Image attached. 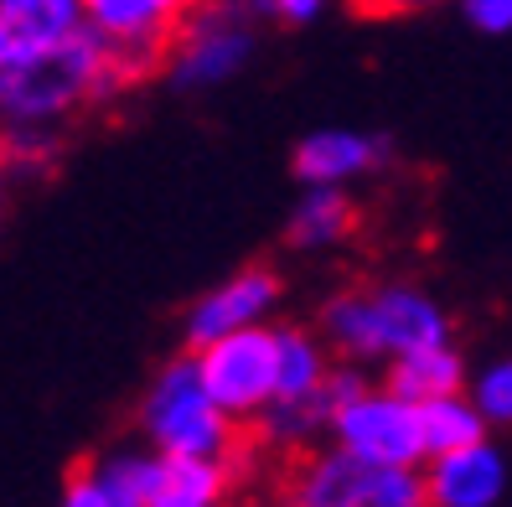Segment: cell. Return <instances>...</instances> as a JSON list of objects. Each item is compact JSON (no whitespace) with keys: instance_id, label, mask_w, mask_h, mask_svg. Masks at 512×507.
<instances>
[{"instance_id":"obj_1","label":"cell","mask_w":512,"mask_h":507,"mask_svg":"<svg viewBox=\"0 0 512 507\" xmlns=\"http://www.w3.org/2000/svg\"><path fill=\"white\" fill-rule=\"evenodd\" d=\"M125 94L99 37L78 26L73 37L26 52L0 68V130H63L78 114Z\"/></svg>"},{"instance_id":"obj_2","label":"cell","mask_w":512,"mask_h":507,"mask_svg":"<svg viewBox=\"0 0 512 507\" xmlns=\"http://www.w3.org/2000/svg\"><path fill=\"white\" fill-rule=\"evenodd\" d=\"M450 337V316L430 290H419L409 280H383L363 290H342L331 295L321 311V342L331 357L342 363H388L409 347L445 342Z\"/></svg>"},{"instance_id":"obj_3","label":"cell","mask_w":512,"mask_h":507,"mask_svg":"<svg viewBox=\"0 0 512 507\" xmlns=\"http://www.w3.org/2000/svg\"><path fill=\"white\" fill-rule=\"evenodd\" d=\"M140 430L145 445L161 451L171 461H238V445H244V425L202 389L192 352L171 357V363L150 378V389L140 399Z\"/></svg>"},{"instance_id":"obj_4","label":"cell","mask_w":512,"mask_h":507,"mask_svg":"<svg viewBox=\"0 0 512 507\" xmlns=\"http://www.w3.org/2000/svg\"><path fill=\"white\" fill-rule=\"evenodd\" d=\"M259 32L264 21L244 0H197L166 47L161 78L176 94H218L249 73V63L259 57Z\"/></svg>"},{"instance_id":"obj_5","label":"cell","mask_w":512,"mask_h":507,"mask_svg":"<svg viewBox=\"0 0 512 507\" xmlns=\"http://www.w3.org/2000/svg\"><path fill=\"white\" fill-rule=\"evenodd\" d=\"M83 26L99 37L125 88L161 78L166 47L197 0H78Z\"/></svg>"},{"instance_id":"obj_6","label":"cell","mask_w":512,"mask_h":507,"mask_svg":"<svg viewBox=\"0 0 512 507\" xmlns=\"http://www.w3.org/2000/svg\"><path fill=\"white\" fill-rule=\"evenodd\" d=\"M192 363H197L202 389L213 394L238 425H254V414L275 399V378H280L275 321L244 326V332H228V337L192 347Z\"/></svg>"},{"instance_id":"obj_7","label":"cell","mask_w":512,"mask_h":507,"mask_svg":"<svg viewBox=\"0 0 512 507\" xmlns=\"http://www.w3.org/2000/svg\"><path fill=\"white\" fill-rule=\"evenodd\" d=\"M326 440L342 445L347 456L368 466H419L425 461V440H419V409L383 383H363L326 425Z\"/></svg>"},{"instance_id":"obj_8","label":"cell","mask_w":512,"mask_h":507,"mask_svg":"<svg viewBox=\"0 0 512 507\" xmlns=\"http://www.w3.org/2000/svg\"><path fill=\"white\" fill-rule=\"evenodd\" d=\"M280 295H285V285L269 264H244V270H233L228 280L207 285L187 306L182 337H187V347H202L213 337L244 332V326H264V321H275Z\"/></svg>"},{"instance_id":"obj_9","label":"cell","mask_w":512,"mask_h":507,"mask_svg":"<svg viewBox=\"0 0 512 507\" xmlns=\"http://www.w3.org/2000/svg\"><path fill=\"white\" fill-rule=\"evenodd\" d=\"M419 471H425L430 507H502L507 497V456L492 440H471L456 451L425 456Z\"/></svg>"},{"instance_id":"obj_10","label":"cell","mask_w":512,"mask_h":507,"mask_svg":"<svg viewBox=\"0 0 512 507\" xmlns=\"http://www.w3.org/2000/svg\"><path fill=\"white\" fill-rule=\"evenodd\" d=\"M394 156V145L373 130H311L295 140V176L306 187H352L363 182V176H378Z\"/></svg>"},{"instance_id":"obj_11","label":"cell","mask_w":512,"mask_h":507,"mask_svg":"<svg viewBox=\"0 0 512 507\" xmlns=\"http://www.w3.org/2000/svg\"><path fill=\"white\" fill-rule=\"evenodd\" d=\"M368 476L373 466L342 445H306L285 476V507H368Z\"/></svg>"},{"instance_id":"obj_12","label":"cell","mask_w":512,"mask_h":507,"mask_svg":"<svg viewBox=\"0 0 512 507\" xmlns=\"http://www.w3.org/2000/svg\"><path fill=\"white\" fill-rule=\"evenodd\" d=\"M352 233H357V202L347 187H306L300 202L290 207V223H285L290 249H300V254L342 249Z\"/></svg>"},{"instance_id":"obj_13","label":"cell","mask_w":512,"mask_h":507,"mask_svg":"<svg viewBox=\"0 0 512 507\" xmlns=\"http://www.w3.org/2000/svg\"><path fill=\"white\" fill-rule=\"evenodd\" d=\"M388 389L404 394L409 404H425L435 394H456V389H466V357L450 347V337L409 347L399 357H388Z\"/></svg>"},{"instance_id":"obj_14","label":"cell","mask_w":512,"mask_h":507,"mask_svg":"<svg viewBox=\"0 0 512 507\" xmlns=\"http://www.w3.org/2000/svg\"><path fill=\"white\" fill-rule=\"evenodd\" d=\"M275 337H280L275 399H311V394H321V383L331 373V347L321 342V332H306V326H275Z\"/></svg>"},{"instance_id":"obj_15","label":"cell","mask_w":512,"mask_h":507,"mask_svg":"<svg viewBox=\"0 0 512 507\" xmlns=\"http://www.w3.org/2000/svg\"><path fill=\"white\" fill-rule=\"evenodd\" d=\"M419 409V440H425V456H440V451H456V445H471V440H487V420H481V409L471 404L466 389L456 394H435Z\"/></svg>"},{"instance_id":"obj_16","label":"cell","mask_w":512,"mask_h":507,"mask_svg":"<svg viewBox=\"0 0 512 507\" xmlns=\"http://www.w3.org/2000/svg\"><path fill=\"white\" fill-rule=\"evenodd\" d=\"M94 476L114 507H150L166 482V456L150 451V445L145 451H114V456L94 461Z\"/></svg>"},{"instance_id":"obj_17","label":"cell","mask_w":512,"mask_h":507,"mask_svg":"<svg viewBox=\"0 0 512 507\" xmlns=\"http://www.w3.org/2000/svg\"><path fill=\"white\" fill-rule=\"evenodd\" d=\"M63 156V130H0V161L11 176H47Z\"/></svg>"},{"instance_id":"obj_18","label":"cell","mask_w":512,"mask_h":507,"mask_svg":"<svg viewBox=\"0 0 512 507\" xmlns=\"http://www.w3.org/2000/svg\"><path fill=\"white\" fill-rule=\"evenodd\" d=\"M368 507H430L425 471H419V466H373V476H368Z\"/></svg>"},{"instance_id":"obj_19","label":"cell","mask_w":512,"mask_h":507,"mask_svg":"<svg viewBox=\"0 0 512 507\" xmlns=\"http://www.w3.org/2000/svg\"><path fill=\"white\" fill-rule=\"evenodd\" d=\"M466 383H471V404L481 409V420L512 425V357H497V363H487Z\"/></svg>"},{"instance_id":"obj_20","label":"cell","mask_w":512,"mask_h":507,"mask_svg":"<svg viewBox=\"0 0 512 507\" xmlns=\"http://www.w3.org/2000/svg\"><path fill=\"white\" fill-rule=\"evenodd\" d=\"M264 26H311L321 21L337 0H244Z\"/></svg>"},{"instance_id":"obj_21","label":"cell","mask_w":512,"mask_h":507,"mask_svg":"<svg viewBox=\"0 0 512 507\" xmlns=\"http://www.w3.org/2000/svg\"><path fill=\"white\" fill-rule=\"evenodd\" d=\"M461 16L487 37H507L512 32V0H456Z\"/></svg>"},{"instance_id":"obj_22","label":"cell","mask_w":512,"mask_h":507,"mask_svg":"<svg viewBox=\"0 0 512 507\" xmlns=\"http://www.w3.org/2000/svg\"><path fill=\"white\" fill-rule=\"evenodd\" d=\"M57 507H114V502H109V492L99 487L94 466H83V471H73V482L63 487V502H57Z\"/></svg>"},{"instance_id":"obj_23","label":"cell","mask_w":512,"mask_h":507,"mask_svg":"<svg viewBox=\"0 0 512 507\" xmlns=\"http://www.w3.org/2000/svg\"><path fill=\"white\" fill-rule=\"evenodd\" d=\"M357 11H368V16H414V11H435L445 6V0H352Z\"/></svg>"},{"instance_id":"obj_24","label":"cell","mask_w":512,"mask_h":507,"mask_svg":"<svg viewBox=\"0 0 512 507\" xmlns=\"http://www.w3.org/2000/svg\"><path fill=\"white\" fill-rule=\"evenodd\" d=\"M11 182H16V176L6 171V161H0V228H6V202H11Z\"/></svg>"},{"instance_id":"obj_25","label":"cell","mask_w":512,"mask_h":507,"mask_svg":"<svg viewBox=\"0 0 512 507\" xmlns=\"http://www.w3.org/2000/svg\"><path fill=\"white\" fill-rule=\"evenodd\" d=\"M150 507H192V502H171V497H156V502H150Z\"/></svg>"}]
</instances>
